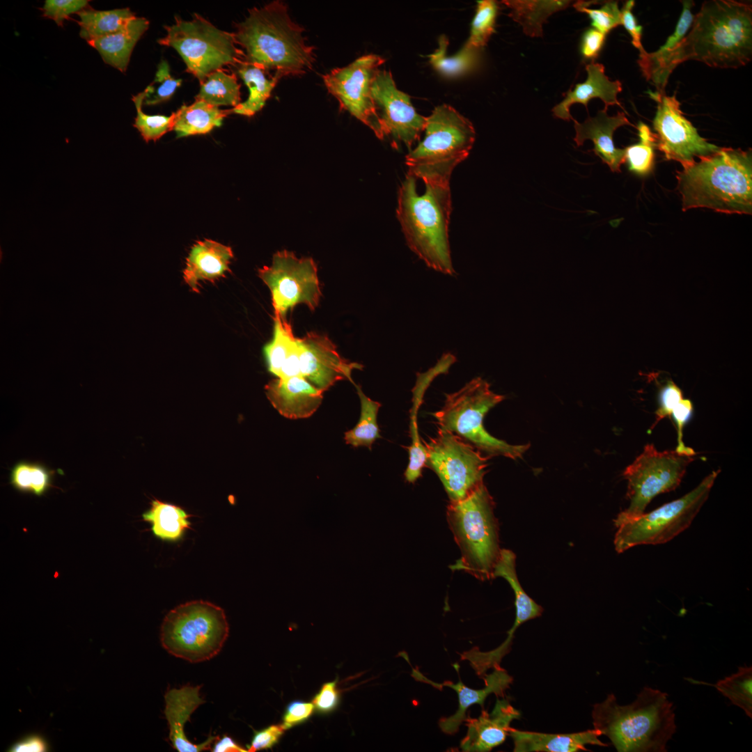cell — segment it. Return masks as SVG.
Segmentation results:
<instances>
[{"instance_id":"25","label":"cell","mask_w":752,"mask_h":752,"mask_svg":"<svg viewBox=\"0 0 752 752\" xmlns=\"http://www.w3.org/2000/svg\"><path fill=\"white\" fill-rule=\"evenodd\" d=\"M233 258L230 246L211 240L199 241L192 246L187 258L184 280L194 292H198L201 281L214 283L230 272Z\"/></svg>"},{"instance_id":"5","label":"cell","mask_w":752,"mask_h":752,"mask_svg":"<svg viewBox=\"0 0 752 752\" xmlns=\"http://www.w3.org/2000/svg\"><path fill=\"white\" fill-rule=\"evenodd\" d=\"M416 181L407 172L398 195L396 217L407 244L428 267L453 275L448 240L450 185L426 184L425 193L419 195Z\"/></svg>"},{"instance_id":"8","label":"cell","mask_w":752,"mask_h":752,"mask_svg":"<svg viewBox=\"0 0 752 752\" xmlns=\"http://www.w3.org/2000/svg\"><path fill=\"white\" fill-rule=\"evenodd\" d=\"M505 399L476 377L456 392L446 394L442 407L431 414L439 428L449 431L487 456L520 458L530 445H512L489 434L483 425L487 413Z\"/></svg>"},{"instance_id":"39","label":"cell","mask_w":752,"mask_h":752,"mask_svg":"<svg viewBox=\"0 0 752 752\" xmlns=\"http://www.w3.org/2000/svg\"><path fill=\"white\" fill-rule=\"evenodd\" d=\"M361 402V414L357 424L345 433L347 444L354 447L365 446L371 449L376 439L381 437L377 418L381 404L366 396L359 385H354Z\"/></svg>"},{"instance_id":"7","label":"cell","mask_w":752,"mask_h":752,"mask_svg":"<svg viewBox=\"0 0 752 752\" xmlns=\"http://www.w3.org/2000/svg\"><path fill=\"white\" fill-rule=\"evenodd\" d=\"M494 507L484 483L466 498L450 501L446 518L462 554L453 570H464L481 581L493 579L501 550Z\"/></svg>"},{"instance_id":"37","label":"cell","mask_w":752,"mask_h":752,"mask_svg":"<svg viewBox=\"0 0 752 752\" xmlns=\"http://www.w3.org/2000/svg\"><path fill=\"white\" fill-rule=\"evenodd\" d=\"M682 10L675 29L666 40L664 45L657 51L639 54L638 63L643 77L650 81L659 70L668 55L677 47L688 33L694 20V15L691 8L694 5L692 1H682Z\"/></svg>"},{"instance_id":"28","label":"cell","mask_w":752,"mask_h":752,"mask_svg":"<svg viewBox=\"0 0 752 752\" xmlns=\"http://www.w3.org/2000/svg\"><path fill=\"white\" fill-rule=\"evenodd\" d=\"M263 352L268 370L277 378L301 376L299 338L295 336L285 318L274 315L273 337Z\"/></svg>"},{"instance_id":"52","label":"cell","mask_w":752,"mask_h":752,"mask_svg":"<svg viewBox=\"0 0 752 752\" xmlns=\"http://www.w3.org/2000/svg\"><path fill=\"white\" fill-rule=\"evenodd\" d=\"M634 6V1L633 0H629L625 3L622 10H620L621 22L622 25L632 38V44L639 50V54H642L646 52L641 44L643 27L638 24L636 19L632 13Z\"/></svg>"},{"instance_id":"16","label":"cell","mask_w":752,"mask_h":752,"mask_svg":"<svg viewBox=\"0 0 752 752\" xmlns=\"http://www.w3.org/2000/svg\"><path fill=\"white\" fill-rule=\"evenodd\" d=\"M652 97L657 102L653 120L657 148L667 159L680 162L682 167L717 152L721 147L709 143L683 115L675 94L668 96L657 91Z\"/></svg>"},{"instance_id":"6","label":"cell","mask_w":752,"mask_h":752,"mask_svg":"<svg viewBox=\"0 0 752 752\" xmlns=\"http://www.w3.org/2000/svg\"><path fill=\"white\" fill-rule=\"evenodd\" d=\"M423 132V140L405 157L408 173L425 185H450L453 171L473 147L474 127L453 107L444 104L427 117Z\"/></svg>"},{"instance_id":"30","label":"cell","mask_w":752,"mask_h":752,"mask_svg":"<svg viewBox=\"0 0 752 752\" xmlns=\"http://www.w3.org/2000/svg\"><path fill=\"white\" fill-rule=\"evenodd\" d=\"M195 100L191 104H184L173 113L172 131L178 138L207 134L220 127L224 118L231 113L230 109L221 110L202 100Z\"/></svg>"},{"instance_id":"41","label":"cell","mask_w":752,"mask_h":752,"mask_svg":"<svg viewBox=\"0 0 752 752\" xmlns=\"http://www.w3.org/2000/svg\"><path fill=\"white\" fill-rule=\"evenodd\" d=\"M752 718V667L739 666L738 671L712 684Z\"/></svg>"},{"instance_id":"17","label":"cell","mask_w":752,"mask_h":752,"mask_svg":"<svg viewBox=\"0 0 752 752\" xmlns=\"http://www.w3.org/2000/svg\"><path fill=\"white\" fill-rule=\"evenodd\" d=\"M372 94L385 137L391 139L395 148L401 143L411 150L424 131L427 117L418 113L410 97L397 88L391 71H377Z\"/></svg>"},{"instance_id":"55","label":"cell","mask_w":752,"mask_h":752,"mask_svg":"<svg viewBox=\"0 0 752 752\" xmlns=\"http://www.w3.org/2000/svg\"><path fill=\"white\" fill-rule=\"evenodd\" d=\"M214 752H245L243 747L236 743L231 737L224 735L217 739L212 748Z\"/></svg>"},{"instance_id":"1","label":"cell","mask_w":752,"mask_h":752,"mask_svg":"<svg viewBox=\"0 0 752 752\" xmlns=\"http://www.w3.org/2000/svg\"><path fill=\"white\" fill-rule=\"evenodd\" d=\"M752 58V7L734 0L703 3L691 26L650 80L665 93L669 76L681 63L697 61L717 68H738Z\"/></svg>"},{"instance_id":"9","label":"cell","mask_w":752,"mask_h":752,"mask_svg":"<svg viewBox=\"0 0 752 752\" xmlns=\"http://www.w3.org/2000/svg\"><path fill=\"white\" fill-rule=\"evenodd\" d=\"M228 633L222 608L210 602L194 600L180 604L166 614L160 641L169 654L199 663L210 660L221 651Z\"/></svg>"},{"instance_id":"51","label":"cell","mask_w":752,"mask_h":752,"mask_svg":"<svg viewBox=\"0 0 752 752\" xmlns=\"http://www.w3.org/2000/svg\"><path fill=\"white\" fill-rule=\"evenodd\" d=\"M314 710L313 703L295 700L289 703L283 716L285 729L292 728L308 720Z\"/></svg>"},{"instance_id":"54","label":"cell","mask_w":752,"mask_h":752,"mask_svg":"<svg viewBox=\"0 0 752 752\" xmlns=\"http://www.w3.org/2000/svg\"><path fill=\"white\" fill-rule=\"evenodd\" d=\"M47 744L45 740L40 736L30 735L13 744L10 751H46Z\"/></svg>"},{"instance_id":"38","label":"cell","mask_w":752,"mask_h":752,"mask_svg":"<svg viewBox=\"0 0 752 752\" xmlns=\"http://www.w3.org/2000/svg\"><path fill=\"white\" fill-rule=\"evenodd\" d=\"M200 85L199 93L195 99L217 107L232 106L234 108L241 103L240 84L234 73L229 74L224 69L216 70Z\"/></svg>"},{"instance_id":"40","label":"cell","mask_w":752,"mask_h":752,"mask_svg":"<svg viewBox=\"0 0 752 752\" xmlns=\"http://www.w3.org/2000/svg\"><path fill=\"white\" fill-rule=\"evenodd\" d=\"M636 128L640 141L625 148V162L630 171L645 175L652 171L655 164L657 138L650 127L641 121Z\"/></svg>"},{"instance_id":"12","label":"cell","mask_w":752,"mask_h":752,"mask_svg":"<svg viewBox=\"0 0 752 752\" xmlns=\"http://www.w3.org/2000/svg\"><path fill=\"white\" fill-rule=\"evenodd\" d=\"M694 457L675 450L658 451L652 444H647L623 472L629 503L614 520L616 527L643 515L658 494L676 489Z\"/></svg>"},{"instance_id":"49","label":"cell","mask_w":752,"mask_h":752,"mask_svg":"<svg viewBox=\"0 0 752 752\" xmlns=\"http://www.w3.org/2000/svg\"><path fill=\"white\" fill-rule=\"evenodd\" d=\"M285 729L281 725H272L260 731L255 732L247 751L255 752L262 749H272L278 743Z\"/></svg>"},{"instance_id":"31","label":"cell","mask_w":752,"mask_h":752,"mask_svg":"<svg viewBox=\"0 0 752 752\" xmlns=\"http://www.w3.org/2000/svg\"><path fill=\"white\" fill-rule=\"evenodd\" d=\"M571 1L564 0H503L510 8L509 17L519 24L524 33L530 37H542V25L553 13L565 10Z\"/></svg>"},{"instance_id":"48","label":"cell","mask_w":752,"mask_h":752,"mask_svg":"<svg viewBox=\"0 0 752 752\" xmlns=\"http://www.w3.org/2000/svg\"><path fill=\"white\" fill-rule=\"evenodd\" d=\"M682 398L680 388L673 382H669L660 391L659 407L655 412L656 421L651 428L662 418L671 415L673 409Z\"/></svg>"},{"instance_id":"32","label":"cell","mask_w":752,"mask_h":752,"mask_svg":"<svg viewBox=\"0 0 752 752\" xmlns=\"http://www.w3.org/2000/svg\"><path fill=\"white\" fill-rule=\"evenodd\" d=\"M237 75L249 90L247 100L233 108L231 113L246 116H253L262 109L271 93L283 76L274 73L267 77L266 71L244 60L234 66Z\"/></svg>"},{"instance_id":"15","label":"cell","mask_w":752,"mask_h":752,"mask_svg":"<svg viewBox=\"0 0 752 752\" xmlns=\"http://www.w3.org/2000/svg\"><path fill=\"white\" fill-rule=\"evenodd\" d=\"M384 61L379 55L367 54L322 77L325 87L337 100L340 109L370 127L379 139H384L385 135L373 100L372 84Z\"/></svg>"},{"instance_id":"18","label":"cell","mask_w":752,"mask_h":752,"mask_svg":"<svg viewBox=\"0 0 752 752\" xmlns=\"http://www.w3.org/2000/svg\"><path fill=\"white\" fill-rule=\"evenodd\" d=\"M299 344L301 375L314 386L324 391L343 379L350 380L355 385L352 372L354 369L361 370L363 366L343 359L327 336L308 333L299 338Z\"/></svg>"},{"instance_id":"4","label":"cell","mask_w":752,"mask_h":752,"mask_svg":"<svg viewBox=\"0 0 752 752\" xmlns=\"http://www.w3.org/2000/svg\"><path fill=\"white\" fill-rule=\"evenodd\" d=\"M668 694L644 687L636 700L621 705L613 694L593 705L594 728L618 752H666L676 731L673 704Z\"/></svg>"},{"instance_id":"47","label":"cell","mask_w":752,"mask_h":752,"mask_svg":"<svg viewBox=\"0 0 752 752\" xmlns=\"http://www.w3.org/2000/svg\"><path fill=\"white\" fill-rule=\"evenodd\" d=\"M88 2V0H46L40 8L42 16L63 27L64 21L69 19L70 15L89 7Z\"/></svg>"},{"instance_id":"42","label":"cell","mask_w":752,"mask_h":752,"mask_svg":"<svg viewBox=\"0 0 752 752\" xmlns=\"http://www.w3.org/2000/svg\"><path fill=\"white\" fill-rule=\"evenodd\" d=\"M10 478L16 489L40 496L51 486L52 473L40 464L21 461L12 468Z\"/></svg>"},{"instance_id":"11","label":"cell","mask_w":752,"mask_h":752,"mask_svg":"<svg viewBox=\"0 0 752 752\" xmlns=\"http://www.w3.org/2000/svg\"><path fill=\"white\" fill-rule=\"evenodd\" d=\"M719 472L712 471L680 499L618 525L614 538L616 551L622 553L637 545L663 544L687 528L708 498Z\"/></svg>"},{"instance_id":"43","label":"cell","mask_w":752,"mask_h":752,"mask_svg":"<svg viewBox=\"0 0 752 752\" xmlns=\"http://www.w3.org/2000/svg\"><path fill=\"white\" fill-rule=\"evenodd\" d=\"M152 87L148 85L144 91L132 96L136 110V116L133 126L139 132L143 139L148 143L150 141H157L163 135L169 131H172L173 125V113L169 116L149 115L142 110V105L149 93H152Z\"/></svg>"},{"instance_id":"44","label":"cell","mask_w":752,"mask_h":752,"mask_svg":"<svg viewBox=\"0 0 752 752\" xmlns=\"http://www.w3.org/2000/svg\"><path fill=\"white\" fill-rule=\"evenodd\" d=\"M498 10V2L496 1H478L469 37L466 42L467 45L478 50L483 49L494 31Z\"/></svg>"},{"instance_id":"24","label":"cell","mask_w":752,"mask_h":752,"mask_svg":"<svg viewBox=\"0 0 752 752\" xmlns=\"http://www.w3.org/2000/svg\"><path fill=\"white\" fill-rule=\"evenodd\" d=\"M587 79L583 83L575 86L573 91H569L565 98L553 109L556 118L565 120H574L570 113V107L573 104H583L587 109L588 103L593 98H600L604 103V109L609 106L621 107L617 95L622 91L620 81H611L605 75L602 64L594 61L586 65Z\"/></svg>"},{"instance_id":"23","label":"cell","mask_w":752,"mask_h":752,"mask_svg":"<svg viewBox=\"0 0 752 752\" xmlns=\"http://www.w3.org/2000/svg\"><path fill=\"white\" fill-rule=\"evenodd\" d=\"M485 687L482 689H472L467 687L460 680L457 683L444 682L441 686L448 687L454 690L458 697V707L456 712L439 721L441 730L448 735L456 733L460 725L467 719V712L473 705L483 707L486 698L491 694L503 697L513 682V678L501 667L493 669L489 674L484 676Z\"/></svg>"},{"instance_id":"10","label":"cell","mask_w":752,"mask_h":752,"mask_svg":"<svg viewBox=\"0 0 752 752\" xmlns=\"http://www.w3.org/2000/svg\"><path fill=\"white\" fill-rule=\"evenodd\" d=\"M164 27L166 34L158 43L175 49L183 59L186 71L200 84L213 72L244 60L233 33L219 29L197 13L187 21L175 16L174 23Z\"/></svg>"},{"instance_id":"20","label":"cell","mask_w":752,"mask_h":752,"mask_svg":"<svg viewBox=\"0 0 752 752\" xmlns=\"http://www.w3.org/2000/svg\"><path fill=\"white\" fill-rule=\"evenodd\" d=\"M606 111V109L598 111L595 117H588L583 123L574 119L576 132L574 141L577 146H581L586 140H591L595 154L611 171L620 173V166L625 163V148L615 146L613 135L618 127L633 125L624 112L618 111L616 116H609Z\"/></svg>"},{"instance_id":"33","label":"cell","mask_w":752,"mask_h":752,"mask_svg":"<svg viewBox=\"0 0 752 752\" xmlns=\"http://www.w3.org/2000/svg\"><path fill=\"white\" fill-rule=\"evenodd\" d=\"M77 15L79 36L87 42L123 29L136 17L129 8L97 10L90 6Z\"/></svg>"},{"instance_id":"19","label":"cell","mask_w":752,"mask_h":752,"mask_svg":"<svg viewBox=\"0 0 752 752\" xmlns=\"http://www.w3.org/2000/svg\"><path fill=\"white\" fill-rule=\"evenodd\" d=\"M520 712L507 698H497L492 710H483L477 718L466 719L467 731L460 742L464 752H488L502 744L509 735L511 723Z\"/></svg>"},{"instance_id":"3","label":"cell","mask_w":752,"mask_h":752,"mask_svg":"<svg viewBox=\"0 0 752 752\" xmlns=\"http://www.w3.org/2000/svg\"><path fill=\"white\" fill-rule=\"evenodd\" d=\"M682 211L708 208L725 214H752V154L721 148L677 172Z\"/></svg>"},{"instance_id":"35","label":"cell","mask_w":752,"mask_h":752,"mask_svg":"<svg viewBox=\"0 0 752 752\" xmlns=\"http://www.w3.org/2000/svg\"><path fill=\"white\" fill-rule=\"evenodd\" d=\"M515 554L509 549H501L493 570V578H504L510 585L515 594L516 616L515 622L522 625L529 620L541 616L543 609L538 604L520 585L515 569Z\"/></svg>"},{"instance_id":"26","label":"cell","mask_w":752,"mask_h":752,"mask_svg":"<svg viewBox=\"0 0 752 752\" xmlns=\"http://www.w3.org/2000/svg\"><path fill=\"white\" fill-rule=\"evenodd\" d=\"M456 361L451 353L444 354L437 364L423 373H417L416 384L412 389L413 405L410 411L409 433L412 443L407 447L409 451V463L404 476L407 482L414 483L422 475L425 467L426 449L421 441L417 425V412L423 400L424 393L432 381L439 375L447 373L450 366Z\"/></svg>"},{"instance_id":"36","label":"cell","mask_w":752,"mask_h":752,"mask_svg":"<svg viewBox=\"0 0 752 752\" xmlns=\"http://www.w3.org/2000/svg\"><path fill=\"white\" fill-rule=\"evenodd\" d=\"M448 38L441 35L438 40V48L428 55L430 63L441 75L447 77H457L473 70L479 64L481 50L474 49L465 42L457 54L448 56Z\"/></svg>"},{"instance_id":"46","label":"cell","mask_w":752,"mask_h":752,"mask_svg":"<svg viewBox=\"0 0 752 752\" xmlns=\"http://www.w3.org/2000/svg\"><path fill=\"white\" fill-rule=\"evenodd\" d=\"M182 80L172 77L170 68L165 60H162L158 65L153 84H158L152 93L148 95L144 101L146 105H156L169 100L176 89L180 86Z\"/></svg>"},{"instance_id":"13","label":"cell","mask_w":752,"mask_h":752,"mask_svg":"<svg viewBox=\"0 0 752 752\" xmlns=\"http://www.w3.org/2000/svg\"><path fill=\"white\" fill-rule=\"evenodd\" d=\"M424 446L425 467L438 476L450 501L466 498L484 483L487 459L458 436L439 428Z\"/></svg>"},{"instance_id":"34","label":"cell","mask_w":752,"mask_h":752,"mask_svg":"<svg viewBox=\"0 0 752 752\" xmlns=\"http://www.w3.org/2000/svg\"><path fill=\"white\" fill-rule=\"evenodd\" d=\"M142 517L151 524L154 535L162 540H179L191 524L189 515L182 508L156 499Z\"/></svg>"},{"instance_id":"53","label":"cell","mask_w":752,"mask_h":752,"mask_svg":"<svg viewBox=\"0 0 752 752\" xmlns=\"http://www.w3.org/2000/svg\"><path fill=\"white\" fill-rule=\"evenodd\" d=\"M605 38L606 34L595 29L587 30L583 33L581 42V53L583 57L594 61L603 47Z\"/></svg>"},{"instance_id":"50","label":"cell","mask_w":752,"mask_h":752,"mask_svg":"<svg viewBox=\"0 0 752 752\" xmlns=\"http://www.w3.org/2000/svg\"><path fill=\"white\" fill-rule=\"evenodd\" d=\"M338 702L339 690L336 681L323 684L312 701L317 710L323 714L333 711L337 707Z\"/></svg>"},{"instance_id":"29","label":"cell","mask_w":752,"mask_h":752,"mask_svg":"<svg viewBox=\"0 0 752 752\" xmlns=\"http://www.w3.org/2000/svg\"><path fill=\"white\" fill-rule=\"evenodd\" d=\"M148 27L146 18L136 17L123 29L88 44L99 52L105 63L125 72L134 47Z\"/></svg>"},{"instance_id":"2","label":"cell","mask_w":752,"mask_h":752,"mask_svg":"<svg viewBox=\"0 0 752 752\" xmlns=\"http://www.w3.org/2000/svg\"><path fill=\"white\" fill-rule=\"evenodd\" d=\"M304 31L290 18L286 5L274 1L249 9L233 33L246 62L284 77L302 75L315 63L314 47L306 42Z\"/></svg>"},{"instance_id":"22","label":"cell","mask_w":752,"mask_h":752,"mask_svg":"<svg viewBox=\"0 0 752 752\" xmlns=\"http://www.w3.org/2000/svg\"><path fill=\"white\" fill-rule=\"evenodd\" d=\"M200 686H184L169 689L164 695V714L169 728V739L179 752H199L211 748L218 739L210 736L204 742L196 744L191 742L185 734L184 727L190 721L193 712L205 701L200 696Z\"/></svg>"},{"instance_id":"21","label":"cell","mask_w":752,"mask_h":752,"mask_svg":"<svg viewBox=\"0 0 752 752\" xmlns=\"http://www.w3.org/2000/svg\"><path fill=\"white\" fill-rule=\"evenodd\" d=\"M266 395L278 412L290 419L312 416L323 399V391L301 376L276 378L265 386Z\"/></svg>"},{"instance_id":"27","label":"cell","mask_w":752,"mask_h":752,"mask_svg":"<svg viewBox=\"0 0 752 752\" xmlns=\"http://www.w3.org/2000/svg\"><path fill=\"white\" fill-rule=\"evenodd\" d=\"M509 736L512 739L515 752H577L586 751L587 745L608 746L599 739L601 733L595 728L578 733L555 734L511 728Z\"/></svg>"},{"instance_id":"45","label":"cell","mask_w":752,"mask_h":752,"mask_svg":"<svg viewBox=\"0 0 752 752\" xmlns=\"http://www.w3.org/2000/svg\"><path fill=\"white\" fill-rule=\"evenodd\" d=\"M595 1H578L573 6L579 12L586 13L591 19V24L595 29L606 34L611 30L622 25L621 11L618 1H609L599 9L590 8Z\"/></svg>"},{"instance_id":"14","label":"cell","mask_w":752,"mask_h":752,"mask_svg":"<svg viewBox=\"0 0 752 752\" xmlns=\"http://www.w3.org/2000/svg\"><path fill=\"white\" fill-rule=\"evenodd\" d=\"M258 276L269 288L274 315L285 318L298 304L310 310L318 306L321 290L317 266L311 258H298L287 250L274 254L270 266L258 269Z\"/></svg>"}]
</instances>
